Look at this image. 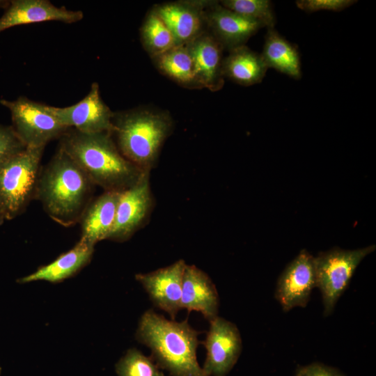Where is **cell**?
Here are the masks:
<instances>
[{
	"instance_id": "obj_19",
	"label": "cell",
	"mask_w": 376,
	"mask_h": 376,
	"mask_svg": "<svg viewBox=\"0 0 376 376\" xmlns=\"http://www.w3.org/2000/svg\"><path fill=\"white\" fill-rule=\"evenodd\" d=\"M94 245L81 240L68 251L60 255L51 263L39 267L33 273L17 280L19 283L35 281L59 283L72 276L91 261Z\"/></svg>"
},
{
	"instance_id": "obj_20",
	"label": "cell",
	"mask_w": 376,
	"mask_h": 376,
	"mask_svg": "<svg viewBox=\"0 0 376 376\" xmlns=\"http://www.w3.org/2000/svg\"><path fill=\"white\" fill-rule=\"evenodd\" d=\"M267 69L261 54L245 45L230 49L228 56L223 59L224 77L244 86L261 82Z\"/></svg>"
},
{
	"instance_id": "obj_17",
	"label": "cell",
	"mask_w": 376,
	"mask_h": 376,
	"mask_svg": "<svg viewBox=\"0 0 376 376\" xmlns=\"http://www.w3.org/2000/svg\"><path fill=\"white\" fill-rule=\"evenodd\" d=\"M193 60L198 86L214 91L224 85L223 46L211 34L203 33L186 45Z\"/></svg>"
},
{
	"instance_id": "obj_27",
	"label": "cell",
	"mask_w": 376,
	"mask_h": 376,
	"mask_svg": "<svg viewBox=\"0 0 376 376\" xmlns=\"http://www.w3.org/2000/svg\"><path fill=\"white\" fill-rule=\"evenodd\" d=\"M357 2L354 0H299L296 1V5L307 13L320 10L339 12Z\"/></svg>"
},
{
	"instance_id": "obj_29",
	"label": "cell",
	"mask_w": 376,
	"mask_h": 376,
	"mask_svg": "<svg viewBox=\"0 0 376 376\" xmlns=\"http://www.w3.org/2000/svg\"><path fill=\"white\" fill-rule=\"evenodd\" d=\"M10 4V1H1L0 0V8H7Z\"/></svg>"
},
{
	"instance_id": "obj_14",
	"label": "cell",
	"mask_w": 376,
	"mask_h": 376,
	"mask_svg": "<svg viewBox=\"0 0 376 376\" xmlns=\"http://www.w3.org/2000/svg\"><path fill=\"white\" fill-rule=\"evenodd\" d=\"M81 10L57 7L47 0H12L0 17V33L13 26L47 21H58L66 24L82 19Z\"/></svg>"
},
{
	"instance_id": "obj_8",
	"label": "cell",
	"mask_w": 376,
	"mask_h": 376,
	"mask_svg": "<svg viewBox=\"0 0 376 376\" xmlns=\"http://www.w3.org/2000/svg\"><path fill=\"white\" fill-rule=\"evenodd\" d=\"M150 173L145 172L132 186L121 191L113 226L107 240H129L148 221L154 206Z\"/></svg>"
},
{
	"instance_id": "obj_12",
	"label": "cell",
	"mask_w": 376,
	"mask_h": 376,
	"mask_svg": "<svg viewBox=\"0 0 376 376\" xmlns=\"http://www.w3.org/2000/svg\"><path fill=\"white\" fill-rule=\"evenodd\" d=\"M185 265L181 259L155 271L135 275L153 304L166 312L173 320L182 309V281Z\"/></svg>"
},
{
	"instance_id": "obj_3",
	"label": "cell",
	"mask_w": 376,
	"mask_h": 376,
	"mask_svg": "<svg viewBox=\"0 0 376 376\" xmlns=\"http://www.w3.org/2000/svg\"><path fill=\"white\" fill-rule=\"evenodd\" d=\"M94 184L61 148L40 172L36 195L48 215L64 226L80 220Z\"/></svg>"
},
{
	"instance_id": "obj_26",
	"label": "cell",
	"mask_w": 376,
	"mask_h": 376,
	"mask_svg": "<svg viewBox=\"0 0 376 376\" xmlns=\"http://www.w3.org/2000/svg\"><path fill=\"white\" fill-rule=\"evenodd\" d=\"M25 148L12 126L0 125V163Z\"/></svg>"
},
{
	"instance_id": "obj_28",
	"label": "cell",
	"mask_w": 376,
	"mask_h": 376,
	"mask_svg": "<svg viewBox=\"0 0 376 376\" xmlns=\"http://www.w3.org/2000/svg\"><path fill=\"white\" fill-rule=\"evenodd\" d=\"M295 376H345L337 369L320 363L301 366Z\"/></svg>"
},
{
	"instance_id": "obj_10",
	"label": "cell",
	"mask_w": 376,
	"mask_h": 376,
	"mask_svg": "<svg viewBox=\"0 0 376 376\" xmlns=\"http://www.w3.org/2000/svg\"><path fill=\"white\" fill-rule=\"evenodd\" d=\"M51 110L62 125L82 133H112L113 130L114 113L102 100L97 82L79 102L65 107L51 106Z\"/></svg>"
},
{
	"instance_id": "obj_7",
	"label": "cell",
	"mask_w": 376,
	"mask_h": 376,
	"mask_svg": "<svg viewBox=\"0 0 376 376\" xmlns=\"http://www.w3.org/2000/svg\"><path fill=\"white\" fill-rule=\"evenodd\" d=\"M0 104L10 112L13 128L26 147H43L61 137L68 129L53 114L51 106L26 97L15 100L1 99Z\"/></svg>"
},
{
	"instance_id": "obj_4",
	"label": "cell",
	"mask_w": 376,
	"mask_h": 376,
	"mask_svg": "<svg viewBox=\"0 0 376 376\" xmlns=\"http://www.w3.org/2000/svg\"><path fill=\"white\" fill-rule=\"evenodd\" d=\"M116 144L120 153L143 171L155 168L173 122L169 114L145 109L114 113Z\"/></svg>"
},
{
	"instance_id": "obj_30",
	"label": "cell",
	"mask_w": 376,
	"mask_h": 376,
	"mask_svg": "<svg viewBox=\"0 0 376 376\" xmlns=\"http://www.w3.org/2000/svg\"><path fill=\"white\" fill-rule=\"evenodd\" d=\"M4 220H6V219L1 210V208L0 207V225H1L3 223Z\"/></svg>"
},
{
	"instance_id": "obj_1",
	"label": "cell",
	"mask_w": 376,
	"mask_h": 376,
	"mask_svg": "<svg viewBox=\"0 0 376 376\" xmlns=\"http://www.w3.org/2000/svg\"><path fill=\"white\" fill-rule=\"evenodd\" d=\"M61 137L59 147L104 191H123L147 172L120 153L110 132L87 134L68 128Z\"/></svg>"
},
{
	"instance_id": "obj_9",
	"label": "cell",
	"mask_w": 376,
	"mask_h": 376,
	"mask_svg": "<svg viewBox=\"0 0 376 376\" xmlns=\"http://www.w3.org/2000/svg\"><path fill=\"white\" fill-rule=\"evenodd\" d=\"M205 339L206 349L203 370L207 376H226L237 363L242 342L237 326L219 316L209 321Z\"/></svg>"
},
{
	"instance_id": "obj_11",
	"label": "cell",
	"mask_w": 376,
	"mask_h": 376,
	"mask_svg": "<svg viewBox=\"0 0 376 376\" xmlns=\"http://www.w3.org/2000/svg\"><path fill=\"white\" fill-rule=\"evenodd\" d=\"M314 257L307 250H301L278 279L274 296L283 311L306 306L316 288Z\"/></svg>"
},
{
	"instance_id": "obj_6",
	"label": "cell",
	"mask_w": 376,
	"mask_h": 376,
	"mask_svg": "<svg viewBox=\"0 0 376 376\" xmlns=\"http://www.w3.org/2000/svg\"><path fill=\"white\" fill-rule=\"evenodd\" d=\"M375 249V245L352 250L333 248L314 257L316 288L321 292L324 317L333 313L359 265Z\"/></svg>"
},
{
	"instance_id": "obj_22",
	"label": "cell",
	"mask_w": 376,
	"mask_h": 376,
	"mask_svg": "<svg viewBox=\"0 0 376 376\" xmlns=\"http://www.w3.org/2000/svg\"><path fill=\"white\" fill-rule=\"evenodd\" d=\"M154 58L160 71L178 83L198 86L193 60L186 45L175 46Z\"/></svg>"
},
{
	"instance_id": "obj_2",
	"label": "cell",
	"mask_w": 376,
	"mask_h": 376,
	"mask_svg": "<svg viewBox=\"0 0 376 376\" xmlns=\"http://www.w3.org/2000/svg\"><path fill=\"white\" fill-rule=\"evenodd\" d=\"M199 334L187 319L169 320L149 309L139 320L136 338L151 350L150 357L171 376H207L196 358Z\"/></svg>"
},
{
	"instance_id": "obj_31",
	"label": "cell",
	"mask_w": 376,
	"mask_h": 376,
	"mask_svg": "<svg viewBox=\"0 0 376 376\" xmlns=\"http://www.w3.org/2000/svg\"><path fill=\"white\" fill-rule=\"evenodd\" d=\"M0 374H1V368H0Z\"/></svg>"
},
{
	"instance_id": "obj_5",
	"label": "cell",
	"mask_w": 376,
	"mask_h": 376,
	"mask_svg": "<svg viewBox=\"0 0 376 376\" xmlns=\"http://www.w3.org/2000/svg\"><path fill=\"white\" fill-rule=\"evenodd\" d=\"M45 148H29L0 163V207L5 219L15 218L36 195Z\"/></svg>"
},
{
	"instance_id": "obj_16",
	"label": "cell",
	"mask_w": 376,
	"mask_h": 376,
	"mask_svg": "<svg viewBox=\"0 0 376 376\" xmlns=\"http://www.w3.org/2000/svg\"><path fill=\"white\" fill-rule=\"evenodd\" d=\"M181 308L202 313L209 321L218 314L219 298L210 276L194 265H185L182 281Z\"/></svg>"
},
{
	"instance_id": "obj_13",
	"label": "cell",
	"mask_w": 376,
	"mask_h": 376,
	"mask_svg": "<svg viewBox=\"0 0 376 376\" xmlns=\"http://www.w3.org/2000/svg\"><path fill=\"white\" fill-rule=\"evenodd\" d=\"M204 6L206 25L212 35L223 47L229 50L244 45L260 29V23L233 12L219 3L209 2Z\"/></svg>"
},
{
	"instance_id": "obj_24",
	"label": "cell",
	"mask_w": 376,
	"mask_h": 376,
	"mask_svg": "<svg viewBox=\"0 0 376 376\" xmlns=\"http://www.w3.org/2000/svg\"><path fill=\"white\" fill-rule=\"evenodd\" d=\"M221 5L267 29L274 28L275 25L276 17L269 0H224L221 1Z\"/></svg>"
},
{
	"instance_id": "obj_25",
	"label": "cell",
	"mask_w": 376,
	"mask_h": 376,
	"mask_svg": "<svg viewBox=\"0 0 376 376\" xmlns=\"http://www.w3.org/2000/svg\"><path fill=\"white\" fill-rule=\"evenodd\" d=\"M118 376H164L151 357L136 348L129 349L116 365Z\"/></svg>"
},
{
	"instance_id": "obj_18",
	"label": "cell",
	"mask_w": 376,
	"mask_h": 376,
	"mask_svg": "<svg viewBox=\"0 0 376 376\" xmlns=\"http://www.w3.org/2000/svg\"><path fill=\"white\" fill-rule=\"evenodd\" d=\"M121 191H104L89 203L80 221V240L95 245L107 240L113 226Z\"/></svg>"
},
{
	"instance_id": "obj_23",
	"label": "cell",
	"mask_w": 376,
	"mask_h": 376,
	"mask_svg": "<svg viewBox=\"0 0 376 376\" xmlns=\"http://www.w3.org/2000/svg\"><path fill=\"white\" fill-rule=\"evenodd\" d=\"M141 37L143 47L153 58L176 46L172 33L155 10L147 15Z\"/></svg>"
},
{
	"instance_id": "obj_15",
	"label": "cell",
	"mask_w": 376,
	"mask_h": 376,
	"mask_svg": "<svg viewBox=\"0 0 376 376\" xmlns=\"http://www.w3.org/2000/svg\"><path fill=\"white\" fill-rule=\"evenodd\" d=\"M205 2L178 1L154 10L172 33L175 45H185L204 33Z\"/></svg>"
},
{
	"instance_id": "obj_21",
	"label": "cell",
	"mask_w": 376,
	"mask_h": 376,
	"mask_svg": "<svg viewBox=\"0 0 376 376\" xmlns=\"http://www.w3.org/2000/svg\"><path fill=\"white\" fill-rule=\"evenodd\" d=\"M260 54L268 68H272L295 79L301 77L300 56L297 46L282 37L274 28L267 29Z\"/></svg>"
}]
</instances>
